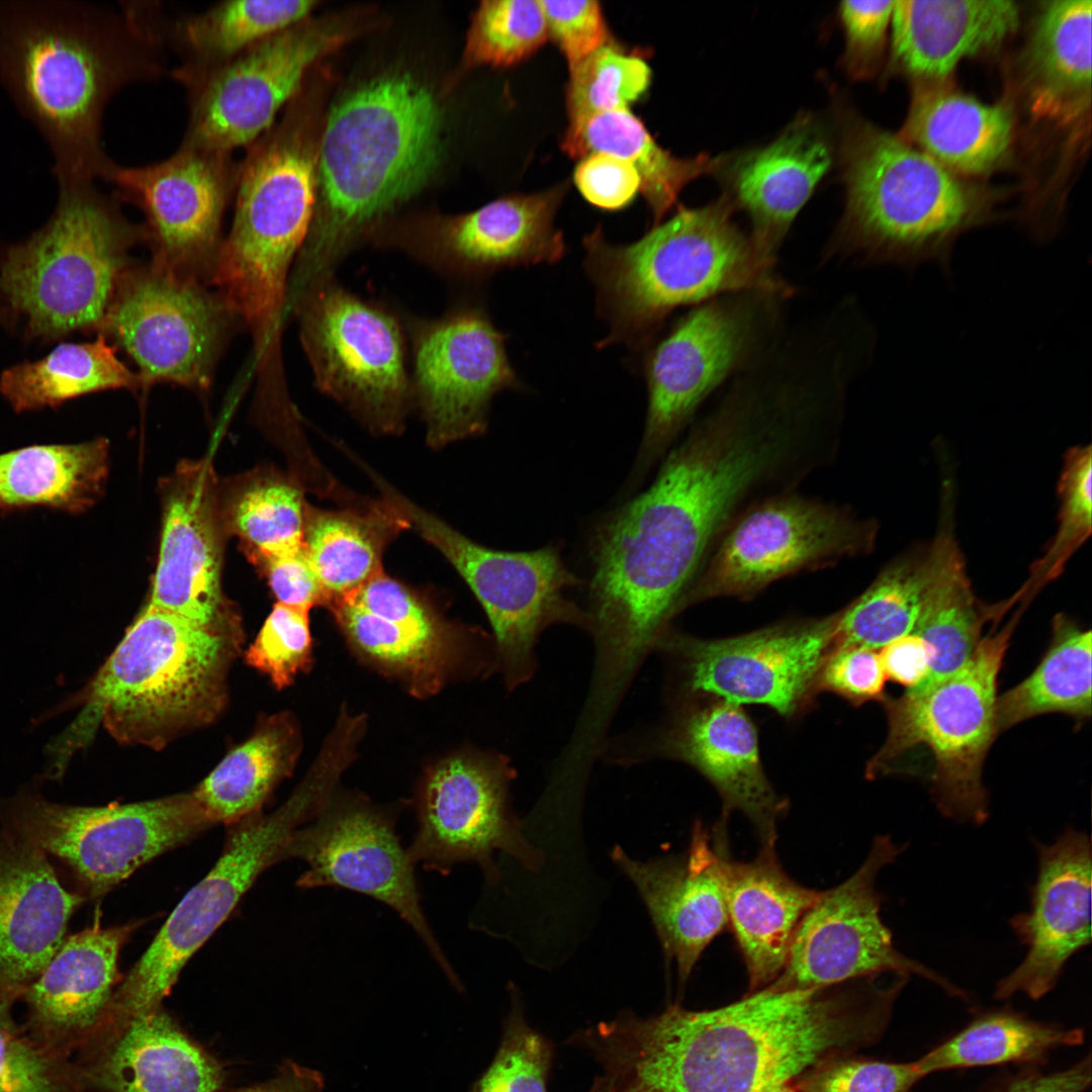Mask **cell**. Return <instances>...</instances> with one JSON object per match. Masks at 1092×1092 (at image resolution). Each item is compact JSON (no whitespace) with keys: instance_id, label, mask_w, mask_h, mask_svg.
<instances>
[{"instance_id":"obj_37","label":"cell","mask_w":1092,"mask_h":1092,"mask_svg":"<svg viewBox=\"0 0 1092 1092\" xmlns=\"http://www.w3.org/2000/svg\"><path fill=\"white\" fill-rule=\"evenodd\" d=\"M1015 126L1007 103H984L946 81L915 83L899 135L961 177L982 176L1009 161Z\"/></svg>"},{"instance_id":"obj_34","label":"cell","mask_w":1092,"mask_h":1092,"mask_svg":"<svg viewBox=\"0 0 1092 1092\" xmlns=\"http://www.w3.org/2000/svg\"><path fill=\"white\" fill-rule=\"evenodd\" d=\"M830 164L825 130L804 114L766 147L739 156L727 171L726 195L749 214L750 239L768 263L776 264L788 230Z\"/></svg>"},{"instance_id":"obj_55","label":"cell","mask_w":1092,"mask_h":1092,"mask_svg":"<svg viewBox=\"0 0 1092 1092\" xmlns=\"http://www.w3.org/2000/svg\"><path fill=\"white\" fill-rule=\"evenodd\" d=\"M921 1078L914 1062L897 1064L841 1055L801 1074L795 1089L798 1092H909Z\"/></svg>"},{"instance_id":"obj_6","label":"cell","mask_w":1092,"mask_h":1092,"mask_svg":"<svg viewBox=\"0 0 1092 1092\" xmlns=\"http://www.w3.org/2000/svg\"><path fill=\"white\" fill-rule=\"evenodd\" d=\"M845 208L825 258L948 268L965 233L997 220L999 195L950 172L899 134L840 112Z\"/></svg>"},{"instance_id":"obj_61","label":"cell","mask_w":1092,"mask_h":1092,"mask_svg":"<svg viewBox=\"0 0 1092 1092\" xmlns=\"http://www.w3.org/2000/svg\"><path fill=\"white\" fill-rule=\"evenodd\" d=\"M880 657L887 678L903 686L906 691L918 688L930 671V649L927 643L914 633L882 647Z\"/></svg>"},{"instance_id":"obj_20","label":"cell","mask_w":1092,"mask_h":1092,"mask_svg":"<svg viewBox=\"0 0 1092 1092\" xmlns=\"http://www.w3.org/2000/svg\"><path fill=\"white\" fill-rule=\"evenodd\" d=\"M224 327L218 300L156 262L120 278L98 328L139 365L144 383L206 388Z\"/></svg>"},{"instance_id":"obj_53","label":"cell","mask_w":1092,"mask_h":1092,"mask_svg":"<svg viewBox=\"0 0 1092 1092\" xmlns=\"http://www.w3.org/2000/svg\"><path fill=\"white\" fill-rule=\"evenodd\" d=\"M246 661L277 689L291 685L312 662L308 611L277 603L248 648Z\"/></svg>"},{"instance_id":"obj_40","label":"cell","mask_w":1092,"mask_h":1092,"mask_svg":"<svg viewBox=\"0 0 1092 1092\" xmlns=\"http://www.w3.org/2000/svg\"><path fill=\"white\" fill-rule=\"evenodd\" d=\"M107 457L104 439L34 445L0 454V513L36 506L84 512L102 492Z\"/></svg>"},{"instance_id":"obj_43","label":"cell","mask_w":1092,"mask_h":1092,"mask_svg":"<svg viewBox=\"0 0 1092 1092\" xmlns=\"http://www.w3.org/2000/svg\"><path fill=\"white\" fill-rule=\"evenodd\" d=\"M1091 631L1058 614L1048 649L1032 672L998 696V734L1045 714L1083 722L1091 717Z\"/></svg>"},{"instance_id":"obj_2","label":"cell","mask_w":1092,"mask_h":1092,"mask_svg":"<svg viewBox=\"0 0 1092 1092\" xmlns=\"http://www.w3.org/2000/svg\"><path fill=\"white\" fill-rule=\"evenodd\" d=\"M158 2L0 0V84L52 155L58 187L95 182L110 100L167 73Z\"/></svg>"},{"instance_id":"obj_21","label":"cell","mask_w":1092,"mask_h":1092,"mask_svg":"<svg viewBox=\"0 0 1092 1092\" xmlns=\"http://www.w3.org/2000/svg\"><path fill=\"white\" fill-rule=\"evenodd\" d=\"M839 612L789 621L740 636L670 637L691 691L726 702L767 706L793 716L817 691L821 667L836 648Z\"/></svg>"},{"instance_id":"obj_59","label":"cell","mask_w":1092,"mask_h":1092,"mask_svg":"<svg viewBox=\"0 0 1092 1092\" xmlns=\"http://www.w3.org/2000/svg\"><path fill=\"white\" fill-rule=\"evenodd\" d=\"M574 183L583 198L604 210L626 207L640 191V177L626 160L593 153L578 163Z\"/></svg>"},{"instance_id":"obj_51","label":"cell","mask_w":1092,"mask_h":1092,"mask_svg":"<svg viewBox=\"0 0 1092 1092\" xmlns=\"http://www.w3.org/2000/svg\"><path fill=\"white\" fill-rule=\"evenodd\" d=\"M651 75L641 56L626 53L614 41L602 47L570 71L568 120L629 109L648 90Z\"/></svg>"},{"instance_id":"obj_44","label":"cell","mask_w":1092,"mask_h":1092,"mask_svg":"<svg viewBox=\"0 0 1092 1092\" xmlns=\"http://www.w3.org/2000/svg\"><path fill=\"white\" fill-rule=\"evenodd\" d=\"M407 526L388 503L367 513L316 511L306 516L304 548L328 605L378 573L386 545Z\"/></svg>"},{"instance_id":"obj_3","label":"cell","mask_w":1092,"mask_h":1092,"mask_svg":"<svg viewBox=\"0 0 1092 1092\" xmlns=\"http://www.w3.org/2000/svg\"><path fill=\"white\" fill-rule=\"evenodd\" d=\"M441 152L440 105L411 75L379 76L344 96L323 134L316 158L321 201L292 290L331 279L372 222L422 189Z\"/></svg>"},{"instance_id":"obj_64","label":"cell","mask_w":1092,"mask_h":1092,"mask_svg":"<svg viewBox=\"0 0 1092 1092\" xmlns=\"http://www.w3.org/2000/svg\"><path fill=\"white\" fill-rule=\"evenodd\" d=\"M770 1092H798V1091L795 1088L789 1086L788 1084H785V1085L777 1087L776 1089L771 1090Z\"/></svg>"},{"instance_id":"obj_63","label":"cell","mask_w":1092,"mask_h":1092,"mask_svg":"<svg viewBox=\"0 0 1092 1092\" xmlns=\"http://www.w3.org/2000/svg\"><path fill=\"white\" fill-rule=\"evenodd\" d=\"M325 1088L318 1071L288 1061L274 1078L241 1092H326Z\"/></svg>"},{"instance_id":"obj_4","label":"cell","mask_w":1092,"mask_h":1092,"mask_svg":"<svg viewBox=\"0 0 1092 1092\" xmlns=\"http://www.w3.org/2000/svg\"><path fill=\"white\" fill-rule=\"evenodd\" d=\"M239 637L234 622L205 626L148 605L79 697L81 713L48 745L52 774H64L99 723L121 743L154 749L210 724L226 704Z\"/></svg>"},{"instance_id":"obj_56","label":"cell","mask_w":1092,"mask_h":1092,"mask_svg":"<svg viewBox=\"0 0 1092 1092\" xmlns=\"http://www.w3.org/2000/svg\"><path fill=\"white\" fill-rule=\"evenodd\" d=\"M895 1H843L839 17L845 34L841 65L854 80L874 76L884 57Z\"/></svg>"},{"instance_id":"obj_29","label":"cell","mask_w":1092,"mask_h":1092,"mask_svg":"<svg viewBox=\"0 0 1092 1092\" xmlns=\"http://www.w3.org/2000/svg\"><path fill=\"white\" fill-rule=\"evenodd\" d=\"M1091 12V0L1042 3L1011 70V93L1029 123L1076 141L1090 126Z\"/></svg>"},{"instance_id":"obj_46","label":"cell","mask_w":1092,"mask_h":1092,"mask_svg":"<svg viewBox=\"0 0 1092 1092\" xmlns=\"http://www.w3.org/2000/svg\"><path fill=\"white\" fill-rule=\"evenodd\" d=\"M1012 598L993 606L982 604L974 595L963 555L951 536L945 546L930 600L913 632L928 645L930 671L918 692L942 680L959 669L972 655L987 622L1000 621L1013 607Z\"/></svg>"},{"instance_id":"obj_60","label":"cell","mask_w":1092,"mask_h":1092,"mask_svg":"<svg viewBox=\"0 0 1092 1092\" xmlns=\"http://www.w3.org/2000/svg\"><path fill=\"white\" fill-rule=\"evenodd\" d=\"M257 559L278 603L305 611L314 606H328L329 599L304 547L291 553Z\"/></svg>"},{"instance_id":"obj_14","label":"cell","mask_w":1092,"mask_h":1092,"mask_svg":"<svg viewBox=\"0 0 1092 1092\" xmlns=\"http://www.w3.org/2000/svg\"><path fill=\"white\" fill-rule=\"evenodd\" d=\"M9 816L16 835L66 862L93 896L212 824L193 793L103 807L22 795Z\"/></svg>"},{"instance_id":"obj_32","label":"cell","mask_w":1092,"mask_h":1092,"mask_svg":"<svg viewBox=\"0 0 1092 1092\" xmlns=\"http://www.w3.org/2000/svg\"><path fill=\"white\" fill-rule=\"evenodd\" d=\"M83 897L60 883L47 853L16 834L0 838V996L16 1000L64 942Z\"/></svg>"},{"instance_id":"obj_22","label":"cell","mask_w":1092,"mask_h":1092,"mask_svg":"<svg viewBox=\"0 0 1092 1092\" xmlns=\"http://www.w3.org/2000/svg\"><path fill=\"white\" fill-rule=\"evenodd\" d=\"M412 393L437 445L485 429L492 397L519 387L506 338L485 310L460 305L438 318L411 320Z\"/></svg>"},{"instance_id":"obj_39","label":"cell","mask_w":1092,"mask_h":1092,"mask_svg":"<svg viewBox=\"0 0 1092 1092\" xmlns=\"http://www.w3.org/2000/svg\"><path fill=\"white\" fill-rule=\"evenodd\" d=\"M946 537L947 528L940 524L928 548L893 559L863 593L839 611L836 648L876 650L915 631L930 600Z\"/></svg>"},{"instance_id":"obj_36","label":"cell","mask_w":1092,"mask_h":1092,"mask_svg":"<svg viewBox=\"0 0 1092 1092\" xmlns=\"http://www.w3.org/2000/svg\"><path fill=\"white\" fill-rule=\"evenodd\" d=\"M1019 21L1009 0L895 1L889 72L944 82L964 59L1000 49Z\"/></svg>"},{"instance_id":"obj_31","label":"cell","mask_w":1092,"mask_h":1092,"mask_svg":"<svg viewBox=\"0 0 1092 1092\" xmlns=\"http://www.w3.org/2000/svg\"><path fill=\"white\" fill-rule=\"evenodd\" d=\"M612 857L641 895L667 962L681 985L708 945L728 926L719 853L702 823L693 827L689 849L650 861L630 858L615 847Z\"/></svg>"},{"instance_id":"obj_19","label":"cell","mask_w":1092,"mask_h":1092,"mask_svg":"<svg viewBox=\"0 0 1092 1092\" xmlns=\"http://www.w3.org/2000/svg\"><path fill=\"white\" fill-rule=\"evenodd\" d=\"M510 780L502 760L479 755H453L431 768L418 795V827L407 847L413 862L447 875L470 861L494 883L499 876L494 854L503 851L536 870L541 853L510 810Z\"/></svg>"},{"instance_id":"obj_18","label":"cell","mask_w":1092,"mask_h":1092,"mask_svg":"<svg viewBox=\"0 0 1092 1092\" xmlns=\"http://www.w3.org/2000/svg\"><path fill=\"white\" fill-rule=\"evenodd\" d=\"M904 848L889 835L876 836L860 867L838 886L821 891L795 931L783 971L766 987L804 990L903 973L924 977L952 995L962 994L946 979L900 952L882 920L877 877Z\"/></svg>"},{"instance_id":"obj_62","label":"cell","mask_w":1092,"mask_h":1092,"mask_svg":"<svg viewBox=\"0 0 1092 1092\" xmlns=\"http://www.w3.org/2000/svg\"><path fill=\"white\" fill-rule=\"evenodd\" d=\"M1091 1083V1060L1088 1056L1064 1071L1022 1077L999 1092H1084Z\"/></svg>"},{"instance_id":"obj_54","label":"cell","mask_w":1092,"mask_h":1092,"mask_svg":"<svg viewBox=\"0 0 1092 1092\" xmlns=\"http://www.w3.org/2000/svg\"><path fill=\"white\" fill-rule=\"evenodd\" d=\"M550 1062L549 1043L515 1010L493 1061L470 1092H547Z\"/></svg>"},{"instance_id":"obj_16","label":"cell","mask_w":1092,"mask_h":1092,"mask_svg":"<svg viewBox=\"0 0 1092 1092\" xmlns=\"http://www.w3.org/2000/svg\"><path fill=\"white\" fill-rule=\"evenodd\" d=\"M340 40V32L303 20L209 70H173L188 108L181 145L232 155L246 149L273 126L311 65Z\"/></svg>"},{"instance_id":"obj_27","label":"cell","mask_w":1092,"mask_h":1092,"mask_svg":"<svg viewBox=\"0 0 1092 1092\" xmlns=\"http://www.w3.org/2000/svg\"><path fill=\"white\" fill-rule=\"evenodd\" d=\"M1090 841L1085 833L1068 829L1053 844L1038 847L1030 911L1010 921L1027 952L998 982L995 998L1021 992L1038 999L1050 992L1068 960L1090 944Z\"/></svg>"},{"instance_id":"obj_10","label":"cell","mask_w":1092,"mask_h":1092,"mask_svg":"<svg viewBox=\"0 0 1092 1092\" xmlns=\"http://www.w3.org/2000/svg\"><path fill=\"white\" fill-rule=\"evenodd\" d=\"M330 792V781L310 772L274 813L240 821L215 866L183 897L113 993L107 1017L126 1018L160 1007L191 956L225 920L257 877L284 859L293 833L315 815Z\"/></svg>"},{"instance_id":"obj_11","label":"cell","mask_w":1092,"mask_h":1092,"mask_svg":"<svg viewBox=\"0 0 1092 1092\" xmlns=\"http://www.w3.org/2000/svg\"><path fill=\"white\" fill-rule=\"evenodd\" d=\"M879 525L847 505L801 494L768 497L721 538L677 613L718 598L752 600L775 581L871 553Z\"/></svg>"},{"instance_id":"obj_38","label":"cell","mask_w":1092,"mask_h":1092,"mask_svg":"<svg viewBox=\"0 0 1092 1092\" xmlns=\"http://www.w3.org/2000/svg\"><path fill=\"white\" fill-rule=\"evenodd\" d=\"M562 149L572 158L605 153L628 161L640 177V191L652 212L653 225L673 206L685 186L724 163L708 155L686 159L673 156L655 142L629 109L569 120Z\"/></svg>"},{"instance_id":"obj_9","label":"cell","mask_w":1092,"mask_h":1092,"mask_svg":"<svg viewBox=\"0 0 1092 1092\" xmlns=\"http://www.w3.org/2000/svg\"><path fill=\"white\" fill-rule=\"evenodd\" d=\"M1026 608L1019 605L998 631L1000 621L994 622L969 659L942 680L882 702L888 732L867 765V778L893 772L898 761L921 748L932 760L930 786L938 810L946 817L975 824L987 819L982 772L998 736V676Z\"/></svg>"},{"instance_id":"obj_1","label":"cell","mask_w":1092,"mask_h":1092,"mask_svg":"<svg viewBox=\"0 0 1092 1092\" xmlns=\"http://www.w3.org/2000/svg\"><path fill=\"white\" fill-rule=\"evenodd\" d=\"M906 981L879 974L821 988L769 987L710 1010L670 1005L587 1029L602 1073L590 1092H770L874 1043Z\"/></svg>"},{"instance_id":"obj_5","label":"cell","mask_w":1092,"mask_h":1092,"mask_svg":"<svg viewBox=\"0 0 1092 1092\" xmlns=\"http://www.w3.org/2000/svg\"><path fill=\"white\" fill-rule=\"evenodd\" d=\"M734 207L724 194L703 207L680 208L631 244H612L600 226L583 238V268L608 326L599 348L650 345L682 305L744 291L792 293L734 223Z\"/></svg>"},{"instance_id":"obj_35","label":"cell","mask_w":1092,"mask_h":1092,"mask_svg":"<svg viewBox=\"0 0 1092 1092\" xmlns=\"http://www.w3.org/2000/svg\"><path fill=\"white\" fill-rule=\"evenodd\" d=\"M719 853L730 927L744 962L747 993L771 984L786 964L795 931L821 891L807 888L783 869L776 848L734 860L728 843L714 838Z\"/></svg>"},{"instance_id":"obj_57","label":"cell","mask_w":1092,"mask_h":1092,"mask_svg":"<svg viewBox=\"0 0 1092 1092\" xmlns=\"http://www.w3.org/2000/svg\"><path fill=\"white\" fill-rule=\"evenodd\" d=\"M539 1L548 34L565 57L569 71L613 41L598 1Z\"/></svg>"},{"instance_id":"obj_45","label":"cell","mask_w":1092,"mask_h":1092,"mask_svg":"<svg viewBox=\"0 0 1092 1092\" xmlns=\"http://www.w3.org/2000/svg\"><path fill=\"white\" fill-rule=\"evenodd\" d=\"M140 377L100 335L93 342L62 343L39 360L0 375V393L17 413L56 407L94 391L133 386Z\"/></svg>"},{"instance_id":"obj_17","label":"cell","mask_w":1092,"mask_h":1092,"mask_svg":"<svg viewBox=\"0 0 1092 1092\" xmlns=\"http://www.w3.org/2000/svg\"><path fill=\"white\" fill-rule=\"evenodd\" d=\"M307 826L291 836L284 858L307 870L300 888L335 887L371 897L395 911L417 933L447 978L458 979L425 916L416 864L396 832L395 815L358 796H332Z\"/></svg>"},{"instance_id":"obj_23","label":"cell","mask_w":1092,"mask_h":1092,"mask_svg":"<svg viewBox=\"0 0 1092 1092\" xmlns=\"http://www.w3.org/2000/svg\"><path fill=\"white\" fill-rule=\"evenodd\" d=\"M239 162L232 154L185 145L145 166L111 161L101 179L118 201L139 207L159 251L158 263L183 276L214 261L224 210L235 197Z\"/></svg>"},{"instance_id":"obj_12","label":"cell","mask_w":1092,"mask_h":1092,"mask_svg":"<svg viewBox=\"0 0 1092 1092\" xmlns=\"http://www.w3.org/2000/svg\"><path fill=\"white\" fill-rule=\"evenodd\" d=\"M766 291L723 295L691 310L651 348L644 362L648 392L640 470L657 461L701 404L768 343L780 299Z\"/></svg>"},{"instance_id":"obj_42","label":"cell","mask_w":1092,"mask_h":1092,"mask_svg":"<svg viewBox=\"0 0 1092 1092\" xmlns=\"http://www.w3.org/2000/svg\"><path fill=\"white\" fill-rule=\"evenodd\" d=\"M299 746L298 730L288 716L264 721L192 792L209 821L234 823L253 816L289 776Z\"/></svg>"},{"instance_id":"obj_48","label":"cell","mask_w":1092,"mask_h":1092,"mask_svg":"<svg viewBox=\"0 0 1092 1092\" xmlns=\"http://www.w3.org/2000/svg\"><path fill=\"white\" fill-rule=\"evenodd\" d=\"M235 533L254 557H270L304 547L307 513L300 491L275 479L253 483L240 493L231 509Z\"/></svg>"},{"instance_id":"obj_26","label":"cell","mask_w":1092,"mask_h":1092,"mask_svg":"<svg viewBox=\"0 0 1092 1092\" xmlns=\"http://www.w3.org/2000/svg\"><path fill=\"white\" fill-rule=\"evenodd\" d=\"M215 477L183 463L166 487L163 530L148 605L205 626L232 623L221 592L222 541Z\"/></svg>"},{"instance_id":"obj_7","label":"cell","mask_w":1092,"mask_h":1092,"mask_svg":"<svg viewBox=\"0 0 1092 1092\" xmlns=\"http://www.w3.org/2000/svg\"><path fill=\"white\" fill-rule=\"evenodd\" d=\"M316 159L302 126L286 119L246 148L235 214L215 258L226 307L248 324L257 357L279 355L288 272L316 206Z\"/></svg>"},{"instance_id":"obj_50","label":"cell","mask_w":1092,"mask_h":1092,"mask_svg":"<svg viewBox=\"0 0 1092 1092\" xmlns=\"http://www.w3.org/2000/svg\"><path fill=\"white\" fill-rule=\"evenodd\" d=\"M1059 525L1043 556L1029 569V577L1017 592L1032 601L1036 594L1064 570L1071 556L1089 538L1092 529V453L1090 446L1070 449L1058 483Z\"/></svg>"},{"instance_id":"obj_25","label":"cell","mask_w":1092,"mask_h":1092,"mask_svg":"<svg viewBox=\"0 0 1092 1092\" xmlns=\"http://www.w3.org/2000/svg\"><path fill=\"white\" fill-rule=\"evenodd\" d=\"M566 186L511 195L390 242L420 262L454 278L484 279L504 268L554 264L565 255L555 228Z\"/></svg>"},{"instance_id":"obj_13","label":"cell","mask_w":1092,"mask_h":1092,"mask_svg":"<svg viewBox=\"0 0 1092 1092\" xmlns=\"http://www.w3.org/2000/svg\"><path fill=\"white\" fill-rule=\"evenodd\" d=\"M391 505L436 547L468 584L494 632L499 661L510 684L526 679L538 635L553 623L589 625V617L564 596L580 582L548 545L534 551L484 547L412 504L388 486Z\"/></svg>"},{"instance_id":"obj_47","label":"cell","mask_w":1092,"mask_h":1092,"mask_svg":"<svg viewBox=\"0 0 1092 1092\" xmlns=\"http://www.w3.org/2000/svg\"><path fill=\"white\" fill-rule=\"evenodd\" d=\"M1081 1029H1064L1011 1012L986 1014L914 1064L922 1077L941 1070L1029 1062L1083 1041Z\"/></svg>"},{"instance_id":"obj_24","label":"cell","mask_w":1092,"mask_h":1092,"mask_svg":"<svg viewBox=\"0 0 1092 1092\" xmlns=\"http://www.w3.org/2000/svg\"><path fill=\"white\" fill-rule=\"evenodd\" d=\"M328 607L357 655L400 679L416 697L436 694L457 663L454 627L381 570Z\"/></svg>"},{"instance_id":"obj_28","label":"cell","mask_w":1092,"mask_h":1092,"mask_svg":"<svg viewBox=\"0 0 1092 1092\" xmlns=\"http://www.w3.org/2000/svg\"><path fill=\"white\" fill-rule=\"evenodd\" d=\"M78 1051L84 1091L215 1092L223 1080L217 1062L161 1007L101 1020Z\"/></svg>"},{"instance_id":"obj_58","label":"cell","mask_w":1092,"mask_h":1092,"mask_svg":"<svg viewBox=\"0 0 1092 1092\" xmlns=\"http://www.w3.org/2000/svg\"><path fill=\"white\" fill-rule=\"evenodd\" d=\"M887 675L878 653L861 647H837L819 672L817 690L834 693L854 706L883 702Z\"/></svg>"},{"instance_id":"obj_8","label":"cell","mask_w":1092,"mask_h":1092,"mask_svg":"<svg viewBox=\"0 0 1092 1092\" xmlns=\"http://www.w3.org/2000/svg\"><path fill=\"white\" fill-rule=\"evenodd\" d=\"M95 182L59 187L48 221L0 254V304L26 340L97 330L123 275L134 235Z\"/></svg>"},{"instance_id":"obj_30","label":"cell","mask_w":1092,"mask_h":1092,"mask_svg":"<svg viewBox=\"0 0 1092 1092\" xmlns=\"http://www.w3.org/2000/svg\"><path fill=\"white\" fill-rule=\"evenodd\" d=\"M665 751L696 767L723 806L715 829L727 832L733 811L750 822L761 847L776 848L778 823L788 810L761 765L755 726L743 709L721 699L687 711L664 740Z\"/></svg>"},{"instance_id":"obj_49","label":"cell","mask_w":1092,"mask_h":1092,"mask_svg":"<svg viewBox=\"0 0 1092 1092\" xmlns=\"http://www.w3.org/2000/svg\"><path fill=\"white\" fill-rule=\"evenodd\" d=\"M549 37L539 0H486L472 16L465 60L470 66L511 67Z\"/></svg>"},{"instance_id":"obj_33","label":"cell","mask_w":1092,"mask_h":1092,"mask_svg":"<svg viewBox=\"0 0 1092 1092\" xmlns=\"http://www.w3.org/2000/svg\"><path fill=\"white\" fill-rule=\"evenodd\" d=\"M129 927L98 925L64 940L25 998V1032L62 1058L78 1051L102 1020L117 982L119 950Z\"/></svg>"},{"instance_id":"obj_52","label":"cell","mask_w":1092,"mask_h":1092,"mask_svg":"<svg viewBox=\"0 0 1092 1092\" xmlns=\"http://www.w3.org/2000/svg\"><path fill=\"white\" fill-rule=\"evenodd\" d=\"M14 1001L0 996V1092H84L74 1063L17 1027Z\"/></svg>"},{"instance_id":"obj_15","label":"cell","mask_w":1092,"mask_h":1092,"mask_svg":"<svg viewBox=\"0 0 1092 1092\" xmlns=\"http://www.w3.org/2000/svg\"><path fill=\"white\" fill-rule=\"evenodd\" d=\"M293 303L315 385L369 423L395 427L413 396L396 317L333 278Z\"/></svg>"},{"instance_id":"obj_41","label":"cell","mask_w":1092,"mask_h":1092,"mask_svg":"<svg viewBox=\"0 0 1092 1092\" xmlns=\"http://www.w3.org/2000/svg\"><path fill=\"white\" fill-rule=\"evenodd\" d=\"M315 5L309 0L220 1L172 19L164 15L161 33L165 48L180 60L173 70L201 72L303 21Z\"/></svg>"}]
</instances>
